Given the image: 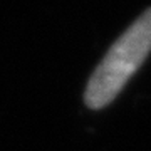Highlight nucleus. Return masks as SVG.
I'll return each mask as SVG.
<instances>
[{
	"label": "nucleus",
	"mask_w": 151,
	"mask_h": 151,
	"mask_svg": "<svg viewBox=\"0 0 151 151\" xmlns=\"http://www.w3.org/2000/svg\"><path fill=\"white\" fill-rule=\"evenodd\" d=\"M151 52V9L145 10L109 47L87 82L84 101L101 109L116 99Z\"/></svg>",
	"instance_id": "f257e3e1"
}]
</instances>
